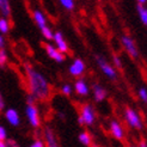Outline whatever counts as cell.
Segmentation results:
<instances>
[{"label": "cell", "mask_w": 147, "mask_h": 147, "mask_svg": "<svg viewBox=\"0 0 147 147\" xmlns=\"http://www.w3.org/2000/svg\"><path fill=\"white\" fill-rule=\"evenodd\" d=\"M24 73H25L29 94L35 100L49 99L51 94V86L48 78L30 63L24 65Z\"/></svg>", "instance_id": "1"}, {"label": "cell", "mask_w": 147, "mask_h": 147, "mask_svg": "<svg viewBox=\"0 0 147 147\" xmlns=\"http://www.w3.org/2000/svg\"><path fill=\"white\" fill-rule=\"evenodd\" d=\"M123 117L130 128H133L135 130H142L144 129V120H142L141 115L139 114L138 110L128 107V108L124 109Z\"/></svg>", "instance_id": "2"}, {"label": "cell", "mask_w": 147, "mask_h": 147, "mask_svg": "<svg viewBox=\"0 0 147 147\" xmlns=\"http://www.w3.org/2000/svg\"><path fill=\"white\" fill-rule=\"evenodd\" d=\"M25 119L30 127L37 129L42 126V119L40 114V109L36 104H26L25 107Z\"/></svg>", "instance_id": "3"}, {"label": "cell", "mask_w": 147, "mask_h": 147, "mask_svg": "<svg viewBox=\"0 0 147 147\" xmlns=\"http://www.w3.org/2000/svg\"><path fill=\"white\" fill-rule=\"evenodd\" d=\"M96 62H97L98 67L102 71L103 74H104L108 79L111 80V82H115L117 79V71L114 68V66L103 55H96Z\"/></svg>", "instance_id": "4"}, {"label": "cell", "mask_w": 147, "mask_h": 147, "mask_svg": "<svg viewBox=\"0 0 147 147\" xmlns=\"http://www.w3.org/2000/svg\"><path fill=\"white\" fill-rule=\"evenodd\" d=\"M79 116L83 119L84 124L87 127H91L94 124L97 120V113L94 110V107L90 103H85L80 107V111H79Z\"/></svg>", "instance_id": "5"}, {"label": "cell", "mask_w": 147, "mask_h": 147, "mask_svg": "<svg viewBox=\"0 0 147 147\" xmlns=\"http://www.w3.org/2000/svg\"><path fill=\"white\" fill-rule=\"evenodd\" d=\"M121 43H122V47L124 48V50L127 51V54L131 59H138L139 56H140L139 48L136 46L135 41L133 40V37H130L129 35H123L121 37Z\"/></svg>", "instance_id": "6"}, {"label": "cell", "mask_w": 147, "mask_h": 147, "mask_svg": "<svg viewBox=\"0 0 147 147\" xmlns=\"http://www.w3.org/2000/svg\"><path fill=\"white\" fill-rule=\"evenodd\" d=\"M85 72H86V63L83 59H80V57L74 59L68 67L69 76H72L73 78H77V79L82 78L85 74Z\"/></svg>", "instance_id": "7"}, {"label": "cell", "mask_w": 147, "mask_h": 147, "mask_svg": "<svg viewBox=\"0 0 147 147\" xmlns=\"http://www.w3.org/2000/svg\"><path fill=\"white\" fill-rule=\"evenodd\" d=\"M43 142H45L46 147H60V142H59L57 135L54 131V129L47 126L43 129Z\"/></svg>", "instance_id": "8"}, {"label": "cell", "mask_w": 147, "mask_h": 147, "mask_svg": "<svg viewBox=\"0 0 147 147\" xmlns=\"http://www.w3.org/2000/svg\"><path fill=\"white\" fill-rule=\"evenodd\" d=\"M109 131L111 136L116 140H123L124 136H126V131H124V128L122 126V123L119 121V120H111L109 122Z\"/></svg>", "instance_id": "9"}, {"label": "cell", "mask_w": 147, "mask_h": 147, "mask_svg": "<svg viewBox=\"0 0 147 147\" xmlns=\"http://www.w3.org/2000/svg\"><path fill=\"white\" fill-rule=\"evenodd\" d=\"M53 41H54V47L60 51L61 54H67L68 50H69V46H68V42L66 41L63 34L59 30V31H54V36H53Z\"/></svg>", "instance_id": "10"}, {"label": "cell", "mask_w": 147, "mask_h": 147, "mask_svg": "<svg viewBox=\"0 0 147 147\" xmlns=\"http://www.w3.org/2000/svg\"><path fill=\"white\" fill-rule=\"evenodd\" d=\"M72 86H73V92H76L79 97H87L91 92V87L84 78L77 79L74 85Z\"/></svg>", "instance_id": "11"}, {"label": "cell", "mask_w": 147, "mask_h": 147, "mask_svg": "<svg viewBox=\"0 0 147 147\" xmlns=\"http://www.w3.org/2000/svg\"><path fill=\"white\" fill-rule=\"evenodd\" d=\"M5 120L7 121V123L12 127H19L22 123V119H20V114L18 113L17 109L14 108H9L5 110L4 113Z\"/></svg>", "instance_id": "12"}, {"label": "cell", "mask_w": 147, "mask_h": 147, "mask_svg": "<svg viewBox=\"0 0 147 147\" xmlns=\"http://www.w3.org/2000/svg\"><path fill=\"white\" fill-rule=\"evenodd\" d=\"M45 50H46L47 55L51 59V60H54L55 62H57V63H62V62H65V60H66V55H65V54H61L60 51H59V50L54 47V45L47 43V45H45Z\"/></svg>", "instance_id": "13"}, {"label": "cell", "mask_w": 147, "mask_h": 147, "mask_svg": "<svg viewBox=\"0 0 147 147\" xmlns=\"http://www.w3.org/2000/svg\"><path fill=\"white\" fill-rule=\"evenodd\" d=\"M91 90H92V94H93V99H94V102H97V103L104 102L105 98L108 97L107 89L103 85L98 84V83H94L92 85V87H91Z\"/></svg>", "instance_id": "14"}, {"label": "cell", "mask_w": 147, "mask_h": 147, "mask_svg": "<svg viewBox=\"0 0 147 147\" xmlns=\"http://www.w3.org/2000/svg\"><path fill=\"white\" fill-rule=\"evenodd\" d=\"M32 19L40 29L48 25V18L45 14V12H43L42 10H40V9H35L32 11Z\"/></svg>", "instance_id": "15"}, {"label": "cell", "mask_w": 147, "mask_h": 147, "mask_svg": "<svg viewBox=\"0 0 147 147\" xmlns=\"http://www.w3.org/2000/svg\"><path fill=\"white\" fill-rule=\"evenodd\" d=\"M12 14V7L9 0H0V17L9 19Z\"/></svg>", "instance_id": "16"}, {"label": "cell", "mask_w": 147, "mask_h": 147, "mask_svg": "<svg viewBox=\"0 0 147 147\" xmlns=\"http://www.w3.org/2000/svg\"><path fill=\"white\" fill-rule=\"evenodd\" d=\"M78 140H79V142L82 145L87 146V147H90L92 145V136H91V134L87 130L80 131L79 135H78Z\"/></svg>", "instance_id": "17"}, {"label": "cell", "mask_w": 147, "mask_h": 147, "mask_svg": "<svg viewBox=\"0 0 147 147\" xmlns=\"http://www.w3.org/2000/svg\"><path fill=\"white\" fill-rule=\"evenodd\" d=\"M136 11H138V16L141 20V24L147 26V7L146 5H139L136 4Z\"/></svg>", "instance_id": "18"}, {"label": "cell", "mask_w": 147, "mask_h": 147, "mask_svg": "<svg viewBox=\"0 0 147 147\" xmlns=\"http://www.w3.org/2000/svg\"><path fill=\"white\" fill-rule=\"evenodd\" d=\"M10 30H11V23H10V20L7 19V18L0 17V34L4 36L6 34H9Z\"/></svg>", "instance_id": "19"}, {"label": "cell", "mask_w": 147, "mask_h": 147, "mask_svg": "<svg viewBox=\"0 0 147 147\" xmlns=\"http://www.w3.org/2000/svg\"><path fill=\"white\" fill-rule=\"evenodd\" d=\"M40 30H41V34H42V36H43V38H46L47 41H53L54 31H53V29H51L49 25L40 29Z\"/></svg>", "instance_id": "20"}, {"label": "cell", "mask_w": 147, "mask_h": 147, "mask_svg": "<svg viewBox=\"0 0 147 147\" xmlns=\"http://www.w3.org/2000/svg\"><path fill=\"white\" fill-rule=\"evenodd\" d=\"M60 92H61V94H63L65 97H71L72 93H73V86H72V84H69V83L62 84L61 87H60Z\"/></svg>", "instance_id": "21"}, {"label": "cell", "mask_w": 147, "mask_h": 147, "mask_svg": "<svg viewBox=\"0 0 147 147\" xmlns=\"http://www.w3.org/2000/svg\"><path fill=\"white\" fill-rule=\"evenodd\" d=\"M59 4H60L61 7H63L66 11H73L74 10V7H76V1L74 0H60Z\"/></svg>", "instance_id": "22"}, {"label": "cell", "mask_w": 147, "mask_h": 147, "mask_svg": "<svg viewBox=\"0 0 147 147\" xmlns=\"http://www.w3.org/2000/svg\"><path fill=\"white\" fill-rule=\"evenodd\" d=\"M138 97L140 98V100L142 103H147V89H146V86H141L140 89L138 90Z\"/></svg>", "instance_id": "23"}, {"label": "cell", "mask_w": 147, "mask_h": 147, "mask_svg": "<svg viewBox=\"0 0 147 147\" xmlns=\"http://www.w3.org/2000/svg\"><path fill=\"white\" fill-rule=\"evenodd\" d=\"M9 62V56H7V53L5 49H0V67H5Z\"/></svg>", "instance_id": "24"}, {"label": "cell", "mask_w": 147, "mask_h": 147, "mask_svg": "<svg viewBox=\"0 0 147 147\" xmlns=\"http://www.w3.org/2000/svg\"><path fill=\"white\" fill-rule=\"evenodd\" d=\"M113 61H114V68H119L121 69L123 67V62H122V59L119 56V55H113Z\"/></svg>", "instance_id": "25"}, {"label": "cell", "mask_w": 147, "mask_h": 147, "mask_svg": "<svg viewBox=\"0 0 147 147\" xmlns=\"http://www.w3.org/2000/svg\"><path fill=\"white\" fill-rule=\"evenodd\" d=\"M29 147H46V146H45V142H43L42 139L37 138V139H35L30 145H29Z\"/></svg>", "instance_id": "26"}, {"label": "cell", "mask_w": 147, "mask_h": 147, "mask_svg": "<svg viewBox=\"0 0 147 147\" xmlns=\"http://www.w3.org/2000/svg\"><path fill=\"white\" fill-rule=\"evenodd\" d=\"M0 140L1 141H7V130H6V128L3 126V124H0Z\"/></svg>", "instance_id": "27"}, {"label": "cell", "mask_w": 147, "mask_h": 147, "mask_svg": "<svg viewBox=\"0 0 147 147\" xmlns=\"http://www.w3.org/2000/svg\"><path fill=\"white\" fill-rule=\"evenodd\" d=\"M3 110H5V100H4L1 91H0V111H3Z\"/></svg>", "instance_id": "28"}, {"label": "cell", "mask_w": 147, "mask_h": 147, "mask_svg": "<svg viewBox=\"0 0 147 147\" xmlns=\"http://www.w3.org/2000/svg\"><path fill=\"white\" fill-rule=\"evenodd\" d=\"M136 147H147V141L146 139H141L140 141H139V145Z\"/></svg>", "instance_id": "29"}, {"label": "cell", "mask_w": 147, "mask_h": 147, "mask_svg": "<svg viewBox=\"0 0 147 147\" xmlns=\"http://www.w3.org/2000/svg\"><path fill=\"white\" fill-rule=\"evenodd\" d=\"M4 47H5V37L0 34V49H4Z\"/></svg>", "instance_id": "30"}, {"label": "cell", "mask_w": 147, "mask_h": 147, "mask_svg": "<svg viewBox=\"0 0 147 147\" xmlns=\"http://www.w3.org/2000/svg\"><path fill=\"white\" fill-rule=\"evenodd\" d=\"M7 145H9V147H19V146L17 145V142H16V141H13V140H9V139H7Z\"/></svg>", "instance_id": "31"}, {"label": "cell", "mask_w": 147, "mask_h": 147, "mask_svg": "<svg viewBox=\"0 0 147 147\" xmlns=\"http://www.w3.org/2000/svg\"><path fill=\"white\" fill-rule=\"evenodd\" d=\"M77 121H78V124H79V126H82V127H84V126H85V124H84V121H83V119H82L80 116H78Z\"/></svg>", "instance_id": "32"}, {"label": "cell", "mask_w": 147, "mask_h": 147, "mask_svg": "<svg viewBox=\"0 0 147 147\" xmlns=\"http://www.w3.org/2000/svg\"><path fill=\"white\" fill-rule=\"evenodd\" d=\"M57 116H59V117H60V119H61V120H65V119H66V115H65L63 113H60V111H59V113H57Z\"/></svg>", "instance_id": "33"}, {"label": "cell", "mask_w": 147, "mask_h": 147, "mask_svg": "<svg viewBox=\"0 0 147 147\" xmlns=\"http://www.w3.org/2000/svg\"><path fill=\"white\" fill-rule=\"evenodd\" d=\"M0 147H9L7 141H1V140H0Z\"/></svg>", "instance_id": "34"}, {"label": "cell", "mask_w": 147, "mask_h": 147, "mask_svg": "<svg viewBox=\"0 0 147 147\" xmlns=\"http://www.w3.org/2000/svg\"><path fill=\"white\" fill-rule=\"evenodd\" d=\"M136 4H139V5H146L147 1H146V0H138Z\"/></svg>", "instance_id": "35"}, {"label": "cell", "mask_w": 147, "mask_h": 147, "mask_svg": "<svg viewBox=\"0 0 147 147\" xmlns=\"http://www.w3.org/2000/svg\"><path fill=\"white\" fill-rule=\"evenodd\" d=\"M128 147H136V146H135V145H129Z\"/></svg>", "instance_id": "36"}]
</instances>
